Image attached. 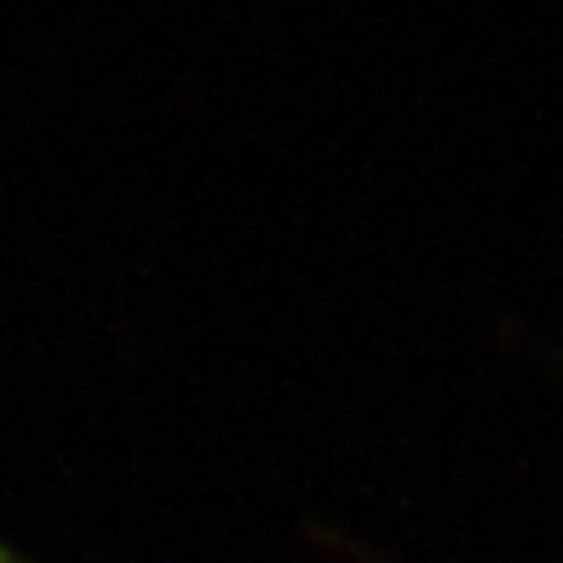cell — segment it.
<instances>
[{
	"instance_id": "1",
	"label": "cell",
	"mask_w": 563,
	"mask_h": 563,
	"mask_svg": "<svg viewBox=\"0 0 563 563\" xmlns=\"http://www.w3.org/2000/svg\"><path fill=\"white\" fill-rule=\"evenodd\" d=\"M0 563H27V559H19L14 550H0Z\"/></svg>"
}]
</instances>
